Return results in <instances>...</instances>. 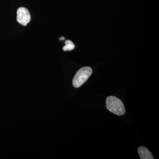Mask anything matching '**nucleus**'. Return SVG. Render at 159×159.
I'll use <instances>...</instances> for the list:
<instances>
[{
    "mask_svg": "<svg viewBox=\"0 0 159 159\" xmlns=\"http://www.w3.org/2000/svg\"><path fill=\"white\" fill-rule=\"evenodd\" d=\"M106 103L108 110L115 115L121 116L125 113L123 102L119 98L114 96H110L107 98Z\"/></svg>",
    "mask_w": 159,
    "mask_h": 159,
    "instance_id": "1",
    "label": "nucleus"
},
{
    "mask_svg": "<svg viewBox=\"0 0 159 159\" xmlns=\"http://www.w3.org/2000/svg\"><path fill=\"white\" fill-rule=\"evenodd\" d=\"M93 70L90 67L87 66L80 69L74 76L73 84L76 88H78L84 83L90 77Z\"/></svg>",
    "mask_w": 159,
    "mask_h": 159,
    "instance_id": "2",
    "label": "nucleus"
},
{
    "mask_svg": "<svg viewBox=\"0 0 159 159\" xmlns=\"http://www.w3.org/2000/svg\"><path fill=\"white\" fill-rule=\"evenodd\" d=\"M16 19L20 25H27L31 20V16L29 10L24 7H20L17 9Z\"/></svg>",
    "mask_w": 159,
    "mask_h": 159,
    "instance_id": "3",
    "label": "nucleus"
},
{
    "mask_svg": "<svg viewBox=\"0 0 159 159\" xmlns=\"http://www.w3.org/2000/svg\"><path fill=\"white\" fill-rule=\"evenodd\" d=\"M138 152L141 159H153L152 154L148 148L144 146H140L138 149Z\"/></svg>",
    "mask_w": 159,
    "mask_h": 159,
    "instance_id": "4",
    "label": "nucleus"
},
{
    "mask_svg": "<svg viewBox=\"0 0 159 159\" xmlns=\"http://www.w3.org/2000/svg\"><path fill=\"white\" fill-rule=\"evenodd\" d=\"M66 46L63 48L64 51H72L75 48V46L72 41L67 40L65 42Z\"/></svg>",
    "mask_w": 159,
    "mask_h": 159,
    "instance_id": "5",
    "label": "nucleus"
},
{
    "mask_svg": "<svg viewBox=\"0 0 159 159\" xmlns=\"http://www.w3.org/2000/svg\"><path fill=\"white\" fill-rule=\"evenodd\" d=\"M62 39V40H65V38L64 37H61V38L60 39Z\"/></svg>",
    "mask_w": 159,
    "mask_h": 159,
    "instance_id": "6",
    "label": "nucleus"
}]
</instances>
